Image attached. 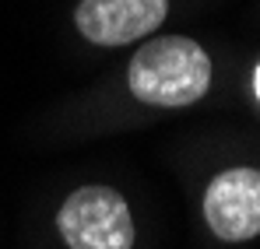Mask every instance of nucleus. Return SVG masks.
Wrapping results in <instances>:
<instances>
[{"label":"nucleus","instance_id":"f257e3e1","mask_svg":"<svg viewBox=\"0 0 260 249\" xmlns=\"http://www.w3.org/2000/svg\"><path fill=\"white\" fill-rule=\"evenodd\" d=\"M130 91L134 98L162 109L193 105L211 84V60L193 39L158 35L144 42L130 60Z\"/></svg>","mask_w":260,"mask_h":249},{"label":"nucleus","instance_id":"7ed1b4c3","mask_svg":"<svg viewBox=\"0 0 260 249\" xmlns=\"http://www.w3.org/2000/svg\"><path fill=\"white\" fill-rule=\"evenodd\" d=\"M204 218L218 239L246 242L260 235V172L229 168L204 193Z\"/></svg>","mask_w":260,"mask_h":249},{"label":"nucleus","instance_id":"f03ea898","mask_svg":"<svg viewBox=\"0 0 260 249\" xmlns=\"http://www.w3.org/2000/svg\"><path fill=\"white\" fill-rule=\"evenodd\" d=\"M56 228L71 249H134L130 207L109 186L74 190L56 214Z\"/></svg>","mask_w":260,"mask_h":249},{"label":"nucleus","instance_id":"39448f33","mask_svg":"<svg viewBox=\"0 0 260 249\" xmlns=\"http://www.w3.org/2000/svg\"><path fill=\"white\" fill-rule=\"evenodd\" d=\"M253 91H257V98H260V63H257V74H253Z\"/></svg>","mask_w":260,"mask_h":249},{"label":"nucleus","instance_id":"20e7f679","mask_svg":"<svg viewBox=\"0 0 260 249\" xmlns=\"http://www.w3.org/2000/svg\"><path fill=\"white\" fill-rule=\"evenodd\" d=\"M169 14V0H81L78 32L95 46H127L151 35Z\"/></svg>","mask_w":260,"mask_h":249}]
</instances>
